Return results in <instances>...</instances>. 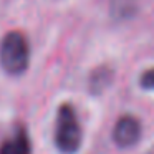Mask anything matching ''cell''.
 I'll use <instances>...</instances> for the list:
<instances>
[{
  "mask_svg": "<svg viewBox=\"0 0 154 154\" xmlns=\"http://www.w3.org/2000/svg\"><path fill=\"white\" fill-rule=\"evenodd\" d=\"M149 154H154V152H149Z\"/></svg>",
  "mask_w": 154,
  "mask_h": 154,
  "instance_id": "7",
  "label": "cell"
},
{
  "mask_svg": "<svg viewBox=\"0 0 154 154\" xmlns=\"http://www.w3.org/2000/svg\"><path fill=\"white\" fill-rule=\"evenodd\" d=\"M139 85L144 90H154V68H151V70L144 71V73L141 75Z\"/></svg>",
  "mask_w": 154,
  "mask_h": 154,
  "instance_id": "6",
  "label": "cell"
},
{
  "mask_svg": "<svg viewBox=\"0 0 154 154\" xmlns=\"http://www.w3.org/2000/svg\"><path fill=\"white\" fill-rule=\"evenodd\" d=\"M141 134H143V128L141 123L136 116L133 114H123L121 118H118V121L114 123L113 128V141L118 147H133L134 144L139 143Z\"/></svg>",
  "mask_w": 154,
  "mask_h": 154,
  "instance_id": "3",
  "label": "cell"
},
{
  "mask_svg": "<svg viewBox=\"0 0 154 154\" xmlns=\"http://www.w3.org/2000/svg\"><path fill=\"white\" fill-rule=\"evenodd\" d=\"M0 63L8 75H22L30 63V48L22 32H10L0 45Z\"/></svg>",
  "mask_w": 154,
  "mask_h": 154,
  "instance_id": "2",
  "label": "cell"
},
{
  "mask_svg": "<svg viewBox=\"0 0 154 154\" xmlns=\"http://www.w3.org/2000/svg\"><path fill=\"white\" fill-rule=\"evenodd\" d=\"M0 154H32V144L25 128H17L12 136L0 144Z\"/></svg>",
  "mask_w": 154,
  "mask_h": 154,
  "instance_id": "4",
  "label": "cell"
},
{
  "mask_svg": "<svg viewBox=\"0 0 154 154\" xmlns=\"http://www.w3.org/2000/svg\"><path fill=\"white\" fill-rule=\"evenodd\" d=\"M111 78H113V73H111L109 68L103 66V68L94 70L93 73H91V76H90V90H91V93H94V94L101 93V91L109 85Z\"/></svg>",
  "mask_w": 154,
  "mask_h": 154,
  "instance_id": "5",
  "label": "cell"
},
{
  "mask_svg": "<svg viewBox=\"0 0 154 154\" xmlns=\"http://www.w3.org/2000/svg\"><path fill=\"white\" fill-rule=\"evenodd\" d=\"M81 126L76 111L70 103H63L57 111L55 121V146L63 154H75L81 147Z\"/></svg>",
  "mask_w": 154,
  "mask_h": 154,
  "instance_id": "1",
  "label": "cell"
}]
</instances>
